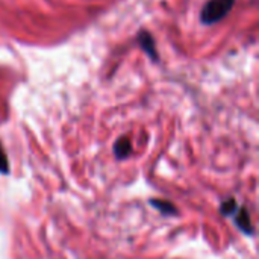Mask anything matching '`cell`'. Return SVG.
Returning <instances> with one entry per match:
<instances>
[{
  "mask_svg": "<svg viewBox=\"0 0 259 259\" xmlns=\"http://www.w3.org/2000/svg\"><path fill=\"white\" fill-rule=\"evenodd\" d=\"M235 222L237 225L240 226V229L246 234H253V228H252V222H250V215L249 212L241 208L238 212H237V217H235Z\"/></svg>",
  "mask_w": 259,
  "mask_h": 259,
  "instance_id": "7a4b0ae2",
  "label": "cell"
},
{
  "mask_svg": "<svg viewBox=\"0 0 259 259\" xmlns=\"http://www.w3.org/2000/svg\"><path fill=\"white\" fill-rule=\"evenodd\" d=\"M132 150V146H131V141L127 138H120L117 143H115V147H114V152L117 155V158H126Z\"/></svg>",
  "mask_w": 259,
  "mask_h": 259,
  "instance_id": "277c9868",
  "label": "cell"
},
{
  "mask_svg": "<svg viewBox=\"0 0 259 259\" xmlns=\"http://www.w3.org/2000/svg\"><path fill=\"white\" fill-rule=\"evenodd\" d=\"M138 39H140V44L143 46V49H144L149 55H152V58H153V59H156V58H158V55H156V50H155L153 38H152L149 33L143 32V33H140Z\"/></svg>",
  "mask_w": 259,
  "mask_h": 259,
  "instance_id": "3957f363",
  "label": "cell"
},
{
  "mask_svg": "<svg viewBox=\"0 0 259 259\" xmlns=\"http://www.w3.org/2000/svg\"><path fill=\"white\" fill-rule=\"evenodd\" d=\"M9 171V165H8V158H6V153L0 144V173H8Z\"/></svg>",
  "mask_w": 259,
  "mask_h": 259,
  "instance_id": "52a82bcc",
  "label": "cell"
},
{
  "mask_svg": "<svg viewBox=\"0 0 259 259\" xmlns=\"http://www.w3.org/2000/svg\"><path fill=\"white\" fill-rule=\"evenodd\" d=\"M235 0H208L202 9L200 20L203 24H214L220 21L232 9Z\"/></svg>",
  "mask_w": 259,
  "mask_h": 259,
  "instance_id": "6da1fadb",
  "label": "cell"
},
{
  "mask_svg": "<svg viewBox=\"0 0 259 259\" xmlns=\"http://www.w3.org/2000/svg\"><path fill=\"white\" fill-rule=\"evenodd\" d=\"M222 212L223 214H226V215H231V214H235L237 211V203H235V200L234 199H229V200H226L223 205H222Z\"/></svg>",
  "mask_w": 259,
  "mask_h": 259,
  "instance_id": "8992f818",
  "label": "cell"
},
{
  "mask_svg": "<svg viewBox=\"0 0 259 259\" xmlns=\"http://www.w3.org/2000/svg\"><path fill=\"white\" fill-rule=\"evenodd\" d=\"M152 205L155 208H158V211H161L164 214H175L176 212V208L170 202H165V200H153Z\"/></svg>",
  "mask_w": 259,
  "mask_h": 259,
  "instance_id": "5b68a950",
  "label": "cell"
}]
</instances>
